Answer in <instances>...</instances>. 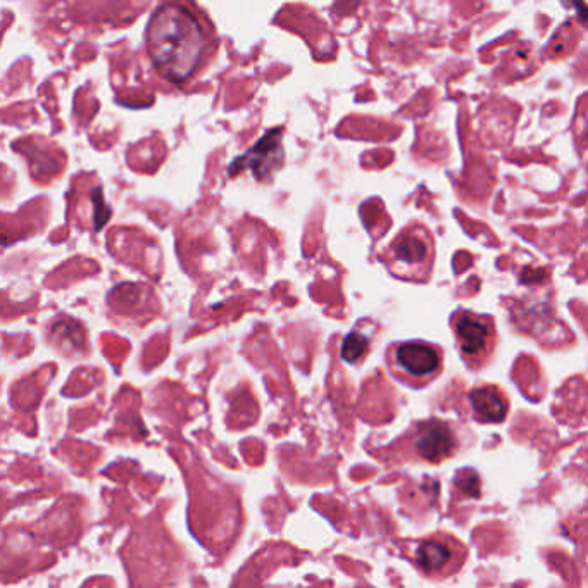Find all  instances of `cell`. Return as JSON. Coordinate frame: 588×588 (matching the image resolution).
Instances as JSON below:
<instances>
[{"instance_id":"9c48e42d","label":"cell","mask_w":588,"mask_h":588,"mask_svg":"<svg viewBox=\"0 0 588 588\" xmlns=\"http://www.w3.org/2000/svg\"><path fill=\"white\" fill-rule=\"evenodd\" d=\"M368 349H370V338L356 330L345 337L344 345H342V357L347 363L354 364L363 359Z\"/></svg>"},{"instance_id":"277c9868","label":"cell","mask_w":588,"mask_h":588,"mask_svg":"<svg viewBox=\"0 0 588 588\" xmlns=\"http://www.w3.org/2000/svg\"><path fill=\"white\" fill-rule=\"evenodd\" d=\"M435 242L425 226L413 225L395 237L383 254L388 269L399 278L421 282L432 273Z\"/></svg>"},{"instance_id":"8992f818","label":"cell","mask_w":588,"mask_h":588,"mask_svg":"<svg viewBox=\"0 0 588 588\" xmlns=\"http://www.w3.org/2000/svg\"><path fill=\"white\" fill-rule=\"evenodd\" d=\"M451 326L457 351L466 366L470 370H482L494 356L497 345L494 318L459 309L451 316Z\"/></svg>"},{"instance_id":"52a82bcc","label":"cell","mask_w":588,"mask_h":588,"mask_svg":"<svg viewBox=\"0 0 588 588\" xmlns=\"http://www.w3.org/2000/svg\"><path fill=\"white\" fill-rule=\"evenodd\" d=\"M282 133V128L266 133L251 151L233 161L230 175H237L242 169H251L257 180L268 178L282 164Z\"/></svg>"},{"instance_id":"3957f363","label":"cell","mask_w":588,"mask_h":588,"mask_svg":"<svg viewBox=\"0 0 588 588\" xmlns=\"http://www.w3.org/2000/svg\"><path fill=\"white\" fill-rule=\"evenodd\" d=\"M407 556L425 578L444 582L463 570L468 559V547L451 533L440 530L409 542Z\"/></svg>"},{"instance_id":"ba28073f","label":"cell","mask_w":588,"mask_h":588,"mask_svg":"<svg viewBox=\"0 0 588 588\" xmlns=\"http://www.w3.org/2000/svg\"><path fill=\"white\" fill-rule=\"evenodd\" d=\"M464 409L478 423H502L509 414V397L497 385L471 388L464 399Z\"/></svg>"},{"instance_id":"6da1fadb","label":"cell","mask_w":588,"mask_h":588,"mask_svg":"<svg viewBox=\"0 0 588 588\" xmlns=\"http://www.w3.org/2000/svg\"><path fill=\"white\" fill-rule=\"evenodd\" d=\"M145 47L157 75L183 85L213 54L214 32L197 7L168 2L152 14Z\"/></svg>"},{"instance_id":"7a4b0ae2","label":"cell","mask_w":588,"mask_h":588,"mask_svg":"<svg viewBox=\"0 0 588 588\" xmlns=\"http://www.w3.org/2000/svg\"><path fill=\"white\" fill-rule=\"evenodd\" d=\"M470 435V430L456 421H416L399 442V452L407 461L442 464L463 451Z\"/></svg>"},{"instance_id":"5b68a950","label":"cell","mask_w":588,"mask_h":588,"mask_svg":"<svg viewBox=\"0 0 588 588\" xmlns=\"http://www.w3.org/2000/svg\"><path fill=\"white\" fill-rule=\"evenodd\" d=\"M387 363L399 382L421 388L430 385L444 370V352L430 342L409 340L390 345Z\"/></svg>"}]
</instances>
